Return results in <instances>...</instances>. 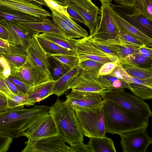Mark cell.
<instances>
[{"label":"cell","mask_w":152,"mask_h":152,"mask_svg":"<svg viewBox=\"0 0 152 152\" xmlns=\"http://www.w3.org/2000/svg\"><path fill=\"white\" fill-rule=\"evenodd\" d=\"M43 19L0 6V21L4 20L21 22H38Z\"/></svg>","instance_id":"obj_27"},{"label":"cell","mask_w":152,"mask_h":152,"mask_svg":"<svg viewBox=\"0 0 152 152\" xmlns=\"http://www.w3.org/2000/svg\"><path fill=\"white\" fill-rule=\"evenodd\" d=\"M10 75L31 87L53 80L40 67L27 58L21 66L11 68Z\"/></svg>","instance_id":"obj_7"},{"label":"cell","mask_w":152,"mask_h":152,"mask_svg":"<svg viewBox=\"0 0 152 152\" xmlns=\"http://www.w3.org/2000/svg\"><path fill=\"white\" fill-rule=\"evenodd\" d=\"M138 53L142 56L152 58V48L146 46L141 47L139 48Z\"/></svg>","instance_id":"obj_49"},{"label":"cell","mask_w":152,"mask_h":152,"mask_svg":"<svg viewBox=\"0 0 152 152\" xmlns=\"http://www.w3.org/2000/svg\"><path fill=\"white\" fill-rule=\"evenodd\" d=\"M49 113L54 122L58 135L71 146L83 141V131L75 110L58 98L49 107Z\"/></svg>","instance_id":"obj_2"},{"label":"cell","mask_w":152,"mask_h":152,"mask_svg":"<svg viewBox=\"0 0 152 152\" xmlns=\"http://www.w3.org/2000/svg\"><path fill=\"white\" fill-rule=\"evenodd\" d=\"M54 81L50 80L31 87L27 96L28 100L26 106L34 105L37 102L42 101L53 94Z\"/></svg>","instance_id":"obj_21"},{"label":"cell","mask_w":152,"mask_h":152,"mask_svg":"<svg viewBox=\"0 0 152 152\" xmlns=\"http://www.w3.org/2000/svg\"><path fill=\"white\" fill-rule=\"evenodd\" d=\"M66 6L75 10L86 21L90 31L89 36L94 32L101 15V9L91 0H66Z\"/></svg>","instance_id":"obj_8"},{"label":"cell","mask_w":152,"mask_h":152,"mask_svg":"<svg viewBox=\"0 0 152 152\" xmlns=\"http://www.w3.org/2000/svg\"><path fill=\"white\" fill-rule=\"evenodd\" d=\"M5 81L9 89L14 94H23L12 83L8 80L6 77L5 79Z\"/></svg>","instance_id":"obj_50"},{"label":"cell","mask_w":152,"mask_h":152,"mask_svg":"<svg viewBox=\"0 0 152 152\" xmlns=\"http://www.w3.org/2000/svg\"><path fill=\"white\" fill-rule=\"evenodd\" d=\"M48 106L35 105L29 108L17 107L0 112V135L13 139L23 132L40 115L48 113Z\"/></svg>","instance_id":"obj_1"},{"label":"cell","mask_w":152,"mask_h":152,"mask_svg":"<svg viewBox=\"0 0 152 152\" xmlns=\"http://www.w3.org/2000/svg\"><path fill=\"white\" fill-rule=\"evenodd\" d=\"M0 6L37 18L51 17V14L41 6L27 0H0Z\"/></svg>","instance_id":"obj_18"},{"label":"cell","mask_w":152,"mask_h":152,"mask_svg":"<svg viewBox=\"0 0 152 152\" xmlns=\"http://www.w3.org/2000/svg\"><path fill=\"white\" fill-rule=\"evenodd\" d=\"M103 64L96 61L88 60L78 63L77 66L82 70H99Z\"/></svg>","instance_id":"obj_41"},{"label":"cell","mask_w":152,"mask_h":152,"mask_svg":"<svg viewBox=\"0 0 152 152\" xmlns=\"http://www.w3.org/2000/svg\"><path fill=\"white\" fill-rule=\"evenodd\" d=\"M8 34L5 28L0 23V38L7 40Z\"/></svg>","instance_id":"obj_53"},{"label":"cell","mask_w":152,"mask_h":152,"mask_svg":"<svg viewBox=\"0 0 152 152\" xmlns=\"http://www.w3.org/2000/svg\"><path fill=\"white\" fill-rule=\"evenodd\" d=\"M58 3V4L63 6H66V0H53Z\"/></svg>","instance_id":"obj_57"},{"label":"cell","mask_w":152,"mask_h":152,"mask_svg":"<svg viewBox=\"0 0 152 152\" xmlns=\"http://www.w3.org/2000/svg\"><path fill=\"white\" fill-rule=\"evenodd\" d=\"M6 78L12 83L21 93L27 95L31 86L10 75Z\"/></svg>","instance_id":"obj_42"},{"label":"cell","mask_w":152,"mask_h":152,"mask_svg":"<svg viewBox=\"0 0 152 152\" xmlns=\"http://www.w3.org/2000/svg\"><path fill=\"white\" fill-rule=\"evenodd\" d=\"M48 8L51 11L53 22L64 32L66 36L74 39L81 38L88 36L87 31L73 19L51 8Z\"/></svg>","instance_id":"obj_17"},{"label":"cell","mask_w":152,"mask_h":152,"mask_svg":"<svg viewBox=\"0 0 152 152\" xmlns=\"http://www.w3.org/2000/svg\"><path fill=\"white\" fill-rule=\"evenodd\" d=\"M75 49L79 59V63L91 60L103 64L113 61L110 57L95 46L88 36L75 39Z\"/></svg>","instance_id":"obj_13"},{"label":"cell","mask_w":152,"mask_h":152,"mask_svg":"<svg viewBox=\"0 0 152 152\" xmlns=\"http://www.w3.org/2000/svg\"><path fill=\"white\" fill-rule=\"evenodd\" d=\"M10 44L7 40L0 38V47L9 48L10 47Z\"/></svg>","instance_id":"obj_54"},{"label":"cell","mask_w":152,"mask_h":152,"mask_svg":"<svg viewBox=\"0 0 152 152\" xmlns=\"http://www.w3.org/2000/svg\"><path fill=\"white\" fill-rule=\"evenodd\" d=\"M105 99L117 104L143 120L149 121L152 112L148 104L140 97L122 88H112L102 94Z\"/></svg>","instance_id":"obj_4"},{"label":"cell","mask_w":152,"mask_h":152,"mask_svg":"<svg viewBox=\"0 0 152 152\" xmlns=\"http://www.w3.org/2000/svg\"><path fill=\"white\" fill-rule=\"evenodd\" d=\"M22 152H72L58 135L35 140H28Z\"/></svg>","instance_id":"obj_12"},{"label":"cell","mask_w":152,"mask_h":152,"mask_svg":"<svg viewBox=\"0 0 152 152\" xmlns=\"http://www.w3.org/2000/svg\"><path fill=\"white\" fill-rule=\"evenodd\" d=\"M58 135L54 121L48 113L40 115L23 132L28 140H35Z\"/></svg>","instance_id":"obj_10"},{"label":"cell","mask_w":152,"mask_h":152,"mask_svg":"<svg viewBox=\"0 0 152 152\" xmlns=\"http://www.w3.org/2000/svg\"><path fill=\"white\" fill-rule=\"evenodd\" d=\"M109 75L121 80L129 84L132 82L133 77L120 64L116 66L113 72Z\"/></svg>","instance_id":"obj_38"},{"label":"cell","mask_w":152,"mask_h":152,"mask_svg":"<svg viewBox=\"0 0 152 152\" xmlns=\"http://www.w3.org/2000/svg\"><path fill=\"white\" fill-rule=\"evenodd\" d=\"M0 23L5 28L8 34L7 41L10 44L19 45L26 49L28 41L33 34L20 22L2 20Z\"/></svg>","instance_id":"obj_15"},{"label":"cell","mask_w":152,"mask_h":152,"mask_svg":"<svg viewBox=\"0 0 152 152\" xmlns=\"http://www.w3.org/2000/svg\"><path fill=\"white\" fill-rule=\"evenodd\" d=\"M112 9L121 18L132 26L152 38V22L132 7L112 4Z\"/></svg>","instance_id":"obj_11"},{"label":"cell","mask_w":152,"mask_h":152,"mask_svg":"<svg viewBox=\"0 0 152 152\" xmlns=\"http://www.w3.org/2000/svg\"><path fill=\"white\" fill-rule=\"evenodd\" d=\"M48 58L50 75L54 81L58 80L72 69L62 64L51 56Z\"/></svg>","instance_id":"obj_31"},{"label":"cell","mask_w":152,"mask_h":152,"mask_svg":"<svg viewBox=\"0 0 152 152\" xmlns=\"http://www.w3.org/2000/svg\"><path fill=\"white\" fill-rule=\"evenodd\" d=\"M0 73L7 77L10 75V67L4 57L0 55Z\"/></svg>","instance_id":"obj_46"},{"label":"cell","mask_w":152,"mask_h":152,"mask_svg":"<svg viewBox=\"0 0 152 152\" xmlns=\"http://www.w3.org/2000/svg\"><path fill=\"white\" fill-rule=\"evenodd\" d=\"M104 105L95 108H81L75 110L85 136L90 138L105 136Z\"/></svg>","instance_id":"obj_5"},{"label":"cell","mask_w":152,"mask_h":152,"mask_svg":"<svg viewBox=\"0 0 152 152\" xmlns=\"http://www.w3.org/2000/svg\"><path fill=\"white\" fill-rule=\"evenodd\" d=\"M10 48L0 47V53L7 54L10 53Z\"/></svg>","instance_id":"obj_55"},{"label":"cell","mask_w":152,"mask_h":152,"mask_svg":"<svg viewBox=\"0 0 152 152\" xmlns=\"http://www.w3.org/2000/svg\"><path fill=\"white\" fill-rule=\"evenodd\" d=\"M120 64L117 62H110L104 64L99 70L100 75H110L116 66Z\"/></svg>","instance_id":"obj_44"},{"label":"cell","mask_w":152,"mask_h":152,"mask_svg":"<svg viewBox=\"0 0 152 152\" xmlns=\"http://www.w3.org/2000/svg\"><path fill=\"white\" fill-rule=\"evenodd\" d=\"M132 7L152 22V0H136Z\"/></svg>","instance_id":"obj_32"},{"label":"cell","mask_w":152,"mask_h":152,"mask_svg":"<svg viewBox=\"0 0 152 152\" xmlns=\"http://www.w3.org/2000/svg\"><path fill=\"white\" fill-rule=\"evenodd\" d=\"M48 7H50L60 12L69 18H70L67 12V6H64L56 2L53 0H44Z\"/></svg>","instance_id":"obj_43"},{"label":"cell","mask_w":152,"mask_h":152,"mask_svg":"<svg viewBox=\"0 0 152 152\" xmlns=\"http://www.w3.org/2000/svg\"><path fill=\"white\" fill-rule=\"evenodd\" d=\"M117 4L120 5H127L131 7L134 6L136 0H114Z\"/></svg>","instance_id":"obj_51"},{"label":"cell","mask_w":152,"mask_h":152,"mask_svg":"<svg viewBox=\"0 0 152 152\" xmlns=\"http://www.w3.org/2000/svg\"><path fill=\"white\" fill-rule=\"evenodd\" d=\"M111 14L119 31L124 32L139 40L147 47L152 48V38L131 25L119 15L110 6Z\"/></svg>","instance_id":"obj_20"},{"label":"cell","mask_w":152,"mask_h":152,"mask_svg":"<svg viewBox=\"0 0 152 152\" xmlns=\"http://www.w3.org/2000/svg\"><path fill=\"white\" fill-rule=\"evenodd\" d=\"M129 89L134 94L144 100L152 99V88L133 83L129 84Z\"/></svg>","instance_id":"obj_33"},{"label":"cell","mask_w":152,"mask_h":152,"mask_svg":"<svg viewBox=\"0 0 152 152\" xmlns=\"http://www.w3.org/2000/svg\"><path fill=\"white\" fill-rule=\"evenodd\" d=\"M70 147L72 152H92L89 146L85 144L83 142L76 143Z\"/></svg>","instance_id":"obj_47"},{"label":"cell","mask_w":152,"mask_h":152,"mask_svg":"<svg viewBox=\"0 0 152 152\" xmlns=\"http://www.w3.org/2000/svg\"><path fill=\"white\" fill-rule=\"evenodd\" d=\"M7 109V99L0 96V112Z\"/></svg>","instance_id":"obj_52"},{"label":"cell","mask_w":152,"mask_h":152,"mask_svg":"<svg viewBox=\"0 0 152 152\" xmlns=\"http://www.w3.org/2000/svg\"><path fill=\"white\" fill-rule=\"evenodd\" d=\"M106 133L120 135L138 129H147L149 121L144 120L117 104L106 99L104 107Z\"/></svg>","instance_id":"obj_3"},{"label":"cell","mask_w":152,"mask_h":152,"mask_svg":"<svg viewBox=\"0 0 152 152\" xmlns=\"http://www.w3.org/2000/svg\"><path fill=\"white\" fill-rule=\"evenodd\" d=\"M10 52L0 53L9 64L10 69L17 68L23 65L27 59L26 49L19 45L10 44Z\"/></svg>","instance_id":"obj_24"},{"label":"cell","mask_w":152,"mask_h":152,"mask_svg":"<svg viewBox=\"0 0 152 152\" xmlns=\"http://www.w3.org/2000/svg\"><path fill=\"white\" fill-rule=\"evenodd\" d=\"M27 0L29 1H31V0Z\"/></svg>","instance_id":"obj_58"},{"label":"cell","mask_w":152,"mask_h":152,"mask_svg":"<svg viewBox=\"0 0 152 152\" xmlns=\"http://www.w3.org/2000/svg\"><path fill=\"white\" fill-rule=\"evenodd\" d=\"M110 5H101V15L98 26L90 37L103 39L114 38L118 34L119 30L112 18Z\"/></svg>","instance_id":"obj_16"},{"label":"cell","mask_w":152,"mask_h":152,"mask_svg":"<svg viewBox=\"0 0 152 152\" xmlns=\"http://www.w3.org/2000/svg\"><path fill=\"white\" fill-rule=\"evenodd\" d=\"M51 56L62 64L71 69L77 66L79 63L78 58L77 55H56Z\"/></svg>","instance_id":"obj_35"},{"label":"cell","mask_w":152,"mask_h":152,"mask_svg":"<svg viewBox=\"0 0 152 152\" xmlns=\"http://www.w3.org/2000/svg\"><path fill=\"white\" fill-rule=\"evenodd\" d=\"M67 6L66 10L69 17L76 20L78 23H83L87 26V23L85 20L73 9Z\"/></svg>","instance_id":"obj_48"},{"label":"cell","mask_w":152,"mask_h":152,"mask_svg":"<svg viewBox=\"0 0 152 152\" xmlns=\"http://www.w3.org/2000/svg\"><path fill=\"white\" fill-rule=\"evenodd\" d=\"M69 89L72 90L102 94L108 92L111 89L99 70H82L71 82Z\"/></svg>","instance_id":"obj_6"},{"label":"cell","mask_w":152,"mask_h":152,"mask_svg":"<svg viewBox=\"0 0 152 152\" xmlns=\"http://www.w3.org/2000/svg\"><path fill=\"white\" fill-rule=\"evenodd\" d=\"M31 1H34L35 2L39 3V4L47 7L46 3L44 0H31Z\"/></svg>","instance_id":"obj_56"},{"label":"cell","mask_w":152,"mask_h":152,"mask_svg":"<svg viewBox=\"0 0 152 152\" xmlns=\"http://www.w3.org/2000/svg\"><path fill=\"white\" fill-rule=\"evenodd\" d=\"M6 77L0 73V96L6 98L7 99H12L15 95L9 89L6 84L5 79Z\"/></svg>","instance_id":"obj_40"},{"label":"cell","mask_w":152,"mask_h":152,"mask_svg":"<svg viewBox=\"0 0 152 152\" xmlns=\"http://www.w3.org/2000/svg\"><path fill=\"white\" fill-rule=\"evenodd\" d=\"M87 145L92 152H116L113 140L105 136L89 138Z\"/></svg>","instance_id":"obj_28"},{"label":"cell","mask_w":152,"mask_h":152,"mask_svg":"<svg viewBox=\"0 0 152 152\" xmlns=\"http://www.w3.org/2000/svg\"><path fill=\"white\" fill-rule=\"evenodd\" d=\"M115 38L126 44L131 46L141 47L146 46L139 40L126 33L120 31H119L118 34Z\"/></svg>","instance_id":"obj_36"},{"label":"cell","mask_w":152,"mask_h":152,"mask_svg":"<svg viewBox=\"0 0 152 152\" xmlns=\"http://www.w3.org/2000/svg\"><path fill=\"white\" fill-rule=\"evenodd\" d=\"M102 76L111 89H129V84L121 80L110 75Z\"/></svg>","instance_id":"obj_39"},{"label":"cell","mask_w":152,"mask_h":152,"mask_svg":"<svg viewBox=\"0 0 152 152\" xmlns=\"http://www.w3.org/2000/svg\"><path fill=\"white\" fill-rule=\"evenodd\" d=\"M147 129L134 130L120 134V143L123 152H146L152 143Z\"/></svg>","instance_id":"obj_9"},{"label":"cell","mask_w":152,"mask_h":152,"mask_svg":"<svg viewBox=\"0 0 152 152\" xmlns=\"http://www.w3.org/2000/svg\"><path fill=\"white\" fill-rule=\"evenodd\" d=\"M26 50L27 58L40 67L51 77L48 58L34 35L28 41Z\"/></svg>","instance_id":"obj_19"},{"label":"cell","mask_w":152,"mask_h":152,"mask_svg":"<svg viewBox=\"0 0 152 152\" xmlns=\"http://www.w3.org/2000/svg\"><path fill=\"white\" fill-rule=\"evenodd\" d=\"M13 138L4 135H0V152H6L9 150Z\"/></svg>","instance_id":"obj_45"},{"label":"cell","mask_w":152,"mask_h":152,"mask_svg":"<svg viewBox=\"0 0 152 152\" xmlns=\"http://www.w3.org/2000/svg\"><path fill=\"white\" fill-rule=\"evenodd\" d=\"M93 38L123 58L137 52L140 48L129 46L115 37L108 39Z\"/></svg>","instance_id":"obj_23"},{"label":"cell","mask_w":152,"mask_h":152,"mask_svg":"<svg viewBox=\"0 0 152 152\" xmlns=\"http://www.w3.org/2000/svg\"><path fill=\"white\" fill-rule=\"evenodd\" d=\"M125 58L132 64L145 68L152 67V58L144 57L139 54L137 52Z\"/></svg>","instance_id":"obj_34"},{"label":"cell","mask_w":152,"mask_h":152,"mask_svg":"<svg viewBox=\"0 0 152 152\" xmlns=\"http://www.w3.org/2000/svg\"><path fill=\"white\" fill-rule=\"evenodd\" d=\"M38 35L65 48L75 53V39L66 36L56 33H43Z\"/></svg>","instance_id":"obj_30"},{"label":"cell","mask_w":152,"mask_h":152,"mask_svg":"<svg viewBox=\"0 0 152 152\" xmlns=\"http://www.w3.org/2000/svg\"><path fill=\"white\" fill-rule=\"evenodd\" d=\"M66 97L65 102L74 110L96 108L104 104L106 101L102 94L72 90Z\"/></svg>","instance_id":"obj_14"},{"label":"cell","mask_w":152,"mask_h":152,"mask_svg":"<svg viewBox=\"0 0 152 152\" xmlns=\"http://www.w3.org/2000/svg\"><path fill=\"white\" fill-rule=\"evenodd\" d=\"M82 70L77 65L71 69L61 78L54 81L53 94L59 97L63 95L68 89L71 82L77 77Z\"/></svg>","instance_id":"obj_25"},{"label":"cell","mask_w":152,"mask_h":152,"mask_svg":"<svg viewBox=\"0 0 152 152\" xmlns=\"http://www.w3.org/2000/svg\"><path fill=\"white\" fill-rule=\"evenodd\" d=\"M7 109L23 108L26 106L28 100L27 95L23 94L15 95L12 99H7Z\"/></svg>","instance_id":"obj_37"},{"label":"cell","mask_w":152,"mask_h":152,"mask_svg":"<svg viewBox=\"0 0 152 152\" xmlns=\"http://www.w3.org/2000/svg\"><path fill=\"white\" fill-rule=\"evenodd\" d=\"M122 66L132 77L152 83V67H143L130 63Z\"/></svg>","instance_id":"obj_29"},{"label":"cell","mask_w":152,"mask_h":152,"mask_svg":"<svg viewBox=\"0 0 152 152\" xmlns=\"http://www.w3.org/2000/svg\"><path fill=\"white\" fill-rule=\"evenodd\" d=\"M20 22L27 27L33 35L41 33H52L65 35L64 32L48 18L38 22Z\"/></svg>","instance_id":"obj_22"},{"label":"cell","mask_w":152,"mask_h":152,"mask_svg":"<svg viewBox=\"0 0 152 152\" xmlns=\"http://www.w3.org/2000/svg\"><path fill=\"white\" fill-rule=\"evenodd\" d=\"M45 52L48 58L56 55H76V53L63 48L57 44L39 36L34 35Z\"/></svg>","instance_id":"obj_26"}]
</instances>
